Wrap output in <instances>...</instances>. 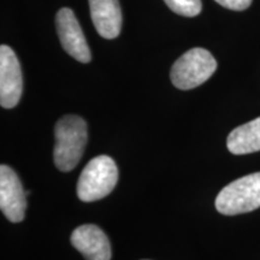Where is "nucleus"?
Returning <instances> with one entry per match:
<instances>
[{
	"mask_svg": "<svg viewBox=\"0 0 260 260\" xmlns=\"http://www.w3.org/2000/svg\"><path fill=\"white\" fill-rule=\"evenodd\" d=\"M25 191L16 172L8 165L0 167V209L10 222L24 219L27 201Z\"/></svg>",
	"mask_w": 260,
	"mask_h": 260,
	"instance_id": "nucleus-7",
	"label": "nucleus"
},
{
	"mask_svg": "<svg viewBox=\"0 0 260 260\" xmlns=\"http://www.w3.org/2000/svg\"><path fill=\"white\" fill-rule=\"evenodd\" d=\"M164 2L171 11L184 17H195L203 9L201 0H164Z\"/></svg>",
	"mask_w": 260,
	"mask_h": 260,
	"instance_id": "nucleus-11",
	"label": "nucleus"
},
{
	"mask_svg": "<svg viewBox=\"0 0 260 260\" xmlns=\"http://www.w3.org/2000/svg\"><path fill=\"white\" fill-rule=\"evenodd\" d=\"M260 207V172L232 182L219 191L216 209L224 216L252 212Z\"/></svg>",
	"mask_w": 260,
	"mask_h": 260,
	"instance_id": "nucleus-4",
	"label": "nucleus"
},
{
	"mask_svg": "<svg viewBox=\"0 0 260 260\" xmlns=\"http://www.w3.org/2000/svg\"><path fill=\"white\" fill-rule=\"evenodd\" d=\"M56 27L60 45L71 57L81 63H89L92 54L74 11L63 8L56 15Z\"/></svg>",
	"mask_w": 260,
	"mask_h": 260,
	"instance_id": "nucleus-6",
	"label": "nucleus"
},
{
	"mask_svg": "<svg viewBox=\"0 0 260 260\" xmlns=\"http://www.w3.org/2000/svg\"><path fill=\"white\" fill-rule=\"evenodd\" d=\"M214 2L218 3L223 8L234 10V11H242L252 4V0H214Z\"/></svg>",
	"mask_w": 260,
	"mask_h": 260,
	"instance_id": "nucleus-12",
	"label": "nucleus"
},
{
	"mask_svg": "<svg viewBox=\"0 0 260 260\" xmlns=\"http://www.w3.org/2000/svg\"><path fill=\"white\" fill-rule=\"evenodd\" d=\"M226 146L236 155L260 151V117L234 129L228 136Z\"/></svg>",
	"mask_w": 260,
	"mask_h": 260,
	"instance_id": "nucleus-10",
	"label": "nucleus"
},
{
	"mask_svg": "<svg viewBox=\"0 0 260 260\" xmlns=\"http://www.w3.org/2000/svg\"><path fill=\"white\" fill-rule=\"evenodd\" d=\"M92 22L104 39H116L122 29V11L118 0H89Z\"/></svg>",
	"mask_w": 260,
	"mask_h": 260,
	"instance_id": "nucleus-9",
	"label": "nucleus"
},
{
	"mask_svg": "<svg viewBox=\"0 0 260 260\" xmlns=\"http://www.w3.org/2000/svg\"><path fill=\"white\" fill-rule=\"evenodd\" d=\"M118 181V169L109 155H98L84 167L77 182V197L84 203L105 198Z\"/></svg>",
	"mask_w": 260,
	"mask_h": 260,
	"instance_id": "nucleus-2",
	"label": "nucleus"
},
{
	"mask_svg": "<svg viewBox=\"0 0 260 260\" xmlns=\"http://www.w3.org/2000/svg\"><path fill=\"white\" fill-rule=\"evenodd\" d=\"M54 164L60 171L73 170L82 158L88 139L86 121L75 115L61 117L54 128Z\"/></svg>",
	"mask_w": 260,
	"mask_h": 260,
	"instance_id": "nucleus-1",
	"label": "nucleus"
},
{
	"mask_svg": "<svg viewBox=\"0 0 260 260\" xmlns=\"http://www.w3.org/2000/svg\"><path fill=\"white\" fill-rule=\"evenodd\" d=\"M23 92L21 64L11 47L0 46V105L12 109L17 105Z\"/></svg>",
	"mask_w": 260,
	"mask_h": 260,
	"instance_id": "nucleus-5",
	"label": "nucleus"
},
{
	"mask_svg": "<svg viewBox=\"0 0 260 260\" xmlns=\"http://www.w3.org/2000/svg\"><path fill=\"white\" fill-rule=\"evenodd\" d=\"M217 70L214 57L205 48L195 47L178 58L171 68V82L178 89L189 90L206 82Z\"/></svg>",
	"mask_w": 260,
	"mask_h": 260,
	"instance_id": "nucleus-3",
	"label": "nucleus"
},
{
	"mask_svg": "<svg viewBox=\"0 0 260 260\" xmlns=\"http://www.w3.org/2000/svg\"><path fill=\"white\" fill-rule=\"evenodd\" d=\"M71 243L87 260H111V245L105 233L94 224H84L71 234Z\"/></svg>",
	"mask_w": 260,
	"mask_h": 260,
	"instance_id": "nucleus-8",
	"label": "nucleus"
}]
</instances>
